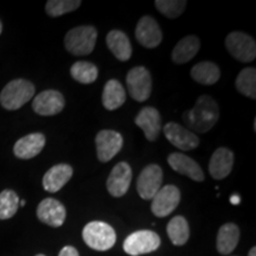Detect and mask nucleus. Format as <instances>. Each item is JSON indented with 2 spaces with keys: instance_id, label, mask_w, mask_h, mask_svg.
<instances>
[{
  "instance_id": "27",
  "label": "nucleus",
  "mask_w": 256,
  "mask_h": 256,
  "mask_svg": "<svg viewBox=\"0 0 256 256\" xmlns=\"http://www.w3.org/2000/svg\"><path fill=\"white\" fill-rule=\"evenodd\" d=\"M70 75L72 78L83 84H90L95 82L98 78V70L95 64H92L88 60H80L72 64L70 68Z\"/></svg>"
},
{
  "instance_id": "25",
  "label": "nucleus",
  "mask_w": 256,
  "mask_h": 256,
  "mask_svg": "<svg viewBox=\"0 0 256 256\" xmlns=\"http://www.w3.org/2000/svg\"><path fill=\"white\" fill-rule=\"evenodd\" d=\"M191 78L197 83L204 86H212L218 82L220 78V70L216 63L209 62H200L196 66H192Z\"/></svg>"
},
{
  "instance_id": "31",
  "label": "nucleus",
  "mask_w": 256,
  "mask_h": 256,
  "mask_svg": "<svg viewBox=\"0 0 256 256\" xmlns=\"http://www.w3.org/2000/svg\"><path fill=\"white\" fill-rule=\"evenodd\" d=\"M186 2L184 0H156V8L165 17L174 19L180 17L186 8Z\"/></svg>"
},
{
  "instance_id": "20",
  "label": "nucleus",
  "mask_w": 256,
  "mask_h": 256,
  "mask_svg": "<svg viewBox=\"0 0 256 256\" xmlns=\"http://www.w3.org/2000/svg\"><path fill=\"white\" fill-rule=\"evenodd\" d=\"M72 168L68 164L52 166L43 177V188L48 192H57L72 177Z\"/></svg>"
},
{
  "instance_id": "10",
  "label": "nucleus",
  "mask_w": 256,
  "mask_h": 256,
  "mask_svg": "<svg viewBox=\"0 0 256 256\" xmlns=\"http://www.w3.org/2000/svg\"><path fill=\"white\" fill-rule=\"evenodd\" d=\"M180 202V191L174 185H166L152 198L151 210L156 217H166L172 214Z\"/></svg>"
},
{
  "instance_id": "17",
  "label": "nucleus",
  "mask_w": 256,
  "mask_h": 256,
  "mask_svg": "<svg viewBox=\"0 0 256 256\" xmlns=\"http://www.w3.org/2000/svg\"><path fill=\"white\" fill-rule=\"evenodd\" d=\"M234 153L226 147H220L211 156L209 162V172L211 177L217 180L226 178L232 171Z\"/></svg>"
},
{
  "instance_id": "7",
  "label": "nucleus",
  "mask_w": 256,
  "mask_h": 256,
  "mask_svg": "<svg viewBox=\"0 0 256 256\" xmlns=\"http://www.w3.org/2000/svg\"><path fill=\"white\" fill-rule=\"evenodd\" d=\"M128 92L133 100L144 102L151 96L152 78L145 66H134L128 72L127 78Z\"/></svg>"
},
{
  "instance_id": "36",
  "label": "nucleus",
  "mask_w": 256,
  "mask_h": 256,
  "mask_svg": "<svg viewBox=\"0 0 256 256\" xmlns=\"http://www.w3.org/2000/svg\"><path fill=\"white\" fill-rule=\"evenodd\" d=\"M2 22H0V34H2Z\"/></svg>"
},
{
  "instance_id": "4",
  "label": "nucleus",
  "mask_w": 256,
  "mask_h": 256,
  "mask_svg": "<svg viewBox=\"0 0 256 256\" xmlns=\"http://www.w3.org/2000/svg\"><path fill=\"white\" fill-rule=\"evenodd\" d=\"M83 240L88 247L98 252H106L110 249L116 242V234L110 224L94 220L83 228Z\"/></svg>"
},
{
  "instance_id": "33",
  "label": "nucleus",
  "mask_w": 256,
  "mask_h": 256,
  "mask_svg": "<svg viewBox=\"0 0 256 256\" xmlns=\"http://www.w3.org/2000/svg\"><path fill=\"white\" fill-rule=\"evenodd\" d=\"M230 202H232L234 206H238V204H240V202H241V198L236 196V194H234V196L230 198Z\"/></svg>"
},
{
  "instance_id": "22",
  "label": "nucleus",
  "mask_w": 256,
  "mask_h": 256,
  "mask_svg": "<svg viewBox=\"0 0 256 256\" xmlns=\"http://www.w3.org/2000/svg\"><path fill=\"white\" fill-rule=\"evenodd\" d=\"M240 241V229L236 224H223L218 230L216 240V248L220 254L229 255L238 247Z\"/></svg>"
},
{
  "instance_id": "9",
  "label": "nucleus",
  "mask_w": 256,
  "mask_h": 256,
  "mask_svg": "<svg viewBox=\"0 0 256 256\" xmlns=\"http://www.w3.org/2000/svg\"><path fill=\"white\" fill-rule=\"evenodd\" d=\"M162 170L159 165L151 164L146 166L140 174L136 182L138 194L142 200H152L156 192L162 188Z\"/></svg>"
},
{
  "instance_id": "37",
  "label": "nucleus",
  "mask_w": 256,
  "mask_h": 256,
  "mask_svg": "<svg viewBox=\"0 0 256 256\" xmlns=\"http://www.w3.org/2000/svg\"><path fill=\"white\" fill-rule=\"evenodd\" d=\"M36 256H46V255H43V254H38V255H36Z\"/></svg>"
},
{
  "instance_id": "14",
  "label": "nucleus",
  "mask_w": 256,
  "mask_h": 256,
  "mask_svg": "<svg viewBox=\"0 0 256 256\" xmlns=\"http://www.w3.org/2000/svg\"><path fill=\"white\" fill-rule=\"evenodd\" d=\"M132 168L127 162H121L112 170L107 179V190L113 197H122L132 182Z\"/></svg>"
},
{
  "instance_id": "15",
  "label": "nucleus",
  "mask_w": 256,
  "mask_h": 256,
  "mask_svg": "<svg viewBox=\"0 0 256 256\" xmlns=\"http://www.w3.org/2000/svg\"><path fill=\"white\" fill-rule=\"evenodd\" d=\"M66 208L55 198H46L37 208V217L40 222L58 228L66 220Z\"/></svg>"
},
{
  "instance_id": "6",
  "label": "nucleus",
  "mask_w": 256,
  "mask_h": 256,
  "mask_svg": "<svg viewBox=\"0 0 256 256\" xmlns=\"http://www.w3.org/2000/svg\"><path fill=\"white\" fill-rule=\"evenodd\" d=\"M226 46L234 58L242 63H248L256 57V43L254 38L244 32H232L226 38Z\"/></svg>"
},
{
  "instance_id": "21",
  "label": "nucleus",
  "mask_w": 256,
  "mask_h": 256,
  "mask_svg": "<svg viewBox=\"0 0 256 256\" xmlns=\"http://www.w3.org/2000/svg\"><path fill=\"white\" fill-rule=\"evenodd\" d=\"M108 49L121 62H126L132 56V46L126 34L120 30H112L106 38Z\"/></svg>"
},
{
  "instance_id": "2",
  "label": "nucleus",
  "mask_w": 256,
  "mask_h": 256,
  "mask_svg": "<svg viewBox=\"0 0 256 256\" xmlns=\"http://www.w3.org/2000/svg\"><path fill=\"white\" fill-rule=\"evenodd\" d=\"M34 86L23 78L8 82L0 92V104L8 110H17L34 98Z\"/></svg>"
},
{
  "instance_id": "18",
  "label": "nucleus",
  "mask_w": 256,
  "mask_h": 256,
  "mask_svg": "<svg viewBox=\"0 0 256 256\" xmlns=\"http://www.w3.org/2000/svg\"><path fill=\"white\" fill-rule=\"evenodd\" d=\"M136 124L144 130L146 139L154 142L162 130V118L159 112L153 107H145L136 118Z\"/></svg>"
},
{
  "instance_id": "13",
  "label": "nucleus",
  "mask_w": 256,
  "mask_h": 256,
  "mask_svg": "<svg viewBox=\"0 0 256 256\" xmlns=\"http://www.w3.org/2000/svg\"><path fill=\"white\" fill-rule=\"evenodd\" d=\"M64 104V96L60 92L52 90H44L38 94L34 98L32 102V108L37 114L43 115V116H51L56 115L63 110Z\"/></svg>"
},
{
  "instance_id": "23",
  "label": "nucleus",
  "mask_w": 256,
  "mask_h": 256,
  "mask_svg": "<svg viewBox=\"0 0 256 256\" xmlns=\"http://www.w3.org/2000/svg\"><path fill=\"white\" fill-rule=\"evenodd\" d=\"M126 101V90L118 80H110L102 92V104L106 110H115Z\"/></svg>"
},
{
  "instance_id": "28",
  "label": "nucleus",
  "mask_w": 256,
  "mask_h": 256,
  "mask_svg": "<svg viewBox=\"0 0 256 256\" xmlns=\"http://www.w3.org/2000/svg\"><path fill=\"white\" fill-rule=\"evenodd\" d=\"M236 88L247 98H256V70L255 68H246L240 72L236 78Z\"/></svg>"
},
{
  "instance_id": "12",
  "label": "nucleus",
  "mask_w": 256,
  "mask_h": 256,
  "mask_svg": "<svg viewBox=\"0 0 256 256\" xmlns=\"http://www.w3.org/2000/svg\"><path fill=\"white\" fill-rule=\"evenodd\" d=\"M136 38L142 46L147 49H153L162 43V32L154 18L144 16L136 24Z\"/></svg>"
},
{
  "instance_id": "26",
  "label": "nucleus",
  "mask_w": 256,
  "mask_h": 256,
  "mask_svg": "<svg viewBox=\"0 0 256 256\" xmlns=\"http://www.w3.org/2000/svg\"><path fill=\"white\" fill-rule=\"evenodd\" d=\"M168 235L174 246H184L190 238V228L183 216H176L168 224Z\"/></svg>"
},
{
  "instance_id": "32",
  "label": "nucleus",
  "mask_w": 256,
  "mask_h": 256,
  "mask_svg": "<svg viewBox=\"0 0 256 256\" xmlns=\"http://www.w3.org/2000/svg\"><path fill=\"white\" fill-rule=\"evenodd\" d=\"M58 256H80L78 249L72 247V246H66L62 248V250L60 252Z\"/></svg>"
},
{
  "instance_id": "11",
  "label": "nucleus",
  "mask_w": 256,
  "mask_h": 256,
  "mask_svg": "<svg viewBox=\"0 0 256 256\" xmlns=\"http://www.w3.org/2000/svg\"><path fill=\"white\" fill-rule=\"evenodd\" d=\"M162 130L168 142L182 151H191V150L197 148L200 145V139L196 134L179 124H166Z\"/></svg>"
},
{
  "instance_id": "5",
  "label": "nucleus",
  "mask_w": 256,
  "mask_h": 256,
  "mask_svg": "<svg viewBox=\"0 0 256 256\" xmlns=\"http://www.w3.org/2000/svg\"><path fill=\"white\" fill-rule=\"evenodd\" d=\"M160 247L159 235L152 230L132 232L124 242V250L130 256L148 254Z\"/></svg>"
},
{
  "instance_id": "34",
  "label": "nucleus",
  "mask_w": 256,
  "mask_h": 256,
  "mask_svg": "<svg viewBox=\"0 0 256 256\" xmlns=\"http://www.w3.org/2000/svg\"><path fill=\"white\" fill-rule=\"evenodd\" d=\"M248 256H256V248H255V247H252V248L250 249V252H249Z\"/></svg>"
},
{
  "instance_id": "35",
  "label": "nucleus",
  "mask_w": 256,
  "mask_h": 256,
  "mask_svg": "<svg viewBox=\"0 0 256 256\" xmlns=\"http://www.w3.org/2000/svg\"><path fill=\"white\" fill-rule=\"evenodd\" d=\"M25 204H26V202L25 200H22V202H19V206H24Z\"/></svg>"
},
{
  "instance_id": "29",
  "label": "nucleus",
  "mask_w": 256,
  "mask_h": 256,
  "mask_svg": "<svg viewBox=\"0 0 256 256\" xmlns=\"http://www.w3.org/2000/svg\"><path fill=\"white\" fill-rule=\"evenodd\" d=\"M19 206V198L14 191L4 190L0 194V220L14 217Z\"/></svg>"
},
{
  "instance_id": "16",
  "label": "nucleus",
  "mask_w": 256,
  "mask_h": 256,
  "mask_svg": "<svg viewBox=\"0 0 256 256\" xmlns=\"http://www.w3.org/2000/svg\"><path fill=\"white\" fill-rule=\"evenodd\" d=\"M168 162L176 172L186 176L192 180L203 182L206 179L203 170L198 165V162L183 153H171L168 156Z\"/></svg>"
},
{
  "instance_id": "8",
  "label": "nucleus",
  "mask_w": 256,
  "mask_h": 256,
  "mask_svg": "<svg viewBox=\"0 0 256 256\" xmlns=\"http://www.w3.org/2000/svg\"><path fill=\"white\" fill-rule=\"evenodd\" d=\"M95 142L98 160L102 162H107L120 152L124 145V138L116 130H104L96 134Z\"/></svg>"
},
{
  "instance_id": "30",
  "label": "nucleus",
  "mask_w": 256,
  "mask_h": 256,
  "mask_svg": "<svg viewBox=\"0 0 256 256\" xmlns=\"http://www.w3.org/2000/svg\"><path fill=\"white\" fill-rule=\"evenodd\" d=\"M81 4L80 0H49L46 5V11L50 17H60L78 10Z\"/></svg>"
},
{
  "instance_id": "24",
  "label": "nucleus",
  "mask_w": 256,
  "mask_h": 256,
  "mask_svg": "<svg viewBox=\"0 0 256 256\" xmlns=\"http://www.w3.org/2000/svg\"><path fill=\"white\" fill-rule=\"evenodd\" d=\"M200 48V42L196 36H186L177 43L172 51V60L177 64L190 62L197 55Z\"/></svg>"
},
{
  "instance_id": "3",
  "label": "nucleus",
  "mask_w": 256,
  "mask_h": 256,
  "mask_svg": "<svg viewBox=\"0 0 256 256\" xmlns=\"http://www.w3.org/2000/svg\"><path fill=\"white\" fill-rule=\"evenodd\" d=\"M98 30L92 25L74 28L64 38L66 49L74 56H87L94 50Z\"/></svg>"
},
{
  "instance_id": "1",
  "label": "nucleus",
  "mask_w": 256,
  "mask_h": 256,
  "mask_svg": "<svg viewBox=\"0 0 256 256\" xmlns=\"http://www.w3.org/2000/svg\"><path fill=\"white\" fill-rule=\"evenodd\" d=\"M218 119L220 107L217 102L209 95L200 96L196 104L183 114L185 126L196 133L209 132Z\"/></svg>"
},
{
  "instance_id": "19",
  "label": "nucleus",
  "mask_w": 256,
  "mask_h": 256,
  "mask_svg": "<svg viewBox=\"0 0 256 256\" xmlns=\"http://www.w3.org/2000/svg\"><path fill=\"white\" fill-rule=\"evenodd\" d=\"M46 146V136L42 133H31L14 144V153L19 159H32L40 154Z\"/></svg>"
}]
</instances>
